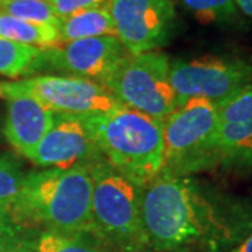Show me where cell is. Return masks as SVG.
Here are the masks:
<instances>
[{
  "instance_id": "cell-23",
  "label": "cell",
  "mask_w": 252,
  "mask_h": 252,
  "mask_svg": "<svg viewBox=\"0 0 252 252\" xmlns=\"http://www.w3.org/2000/svg\"><path fill=\"white\" fill-rule=\"evenodd\" d=\"M225 252H252V231L237 245Z\"/></svg>"
},
{
  "instance_id": "cell-13",
  "label": "cell",
  "mask_w": 252,
  "mask_h": 252,
  "mask_svg": "<svg viewBox=\"0 0 252 252\" xmlns=\"http://www.w3.org/2000/svg\"><path fill=\"white\" fill-rule=\"evenodd\" d=\"M1 84L7 99L4 135L18 153L30 160L36 146L54 125L55 114L32 95L14 89L10 81Z\"/></svg>"
},
{
  "instance_id": "cell-22",
  "label": "cell",
  "mask_w": 252,
  "mask_h": 252,
  "mask_svg": "<svg viewBox=\"0 0 252 252\" xmlns=\"http://www.w3.org/2000/svg\"><path fill=\"white\" fill-rule=\"evenodd\" d=\"M20 225L11 216V212L6 209H0V248L11 243L18 234Z\"/></svg>"
},
{
  "instance_id": "cell-12",
  "label": "cell",
  "mask_w": 252,
  "mask_h": 252,
  "mask_svg": "<svg viewBox=\"0 0 252 252\" xmlns=\"http://www.w3.org/2000/svg\"><path fill=\"white\" fill-rule=\"evenodd\" d=\"M102 158L84 122L79 118L55 114L54 125L36 146L31 161L42 168L67 170L89 167Z\"/></svg>"
},
{
  "instance_id": "cell-27",
  "label": "cell",
  "mask_w": 252,
  "mask_h": 252,
  "mask_svg": "<svg viewBox=\"0 0 252 252\" xmlns=\"http://www.w3.org/2000/svg\"><path fill=\"white\" fill-rule=\"evenodd\" d=\"M1 3H3V0H0V7H1Z\"/></svg>"
},
{
  "instance_id": "cell-11",
  "label": "cell",
  "mask_w": 252,
  "mask_h": 252,
  "mask_svg": "<svg viewBox=\"0 0 252 252\" xmlns=\"http://www.w3.org/2000/svg\"><path fill=\"white\" fill-rule=\"evenodd\" d=\"M217 167L252 168V81L217 104Z\"/></svg>"
},
{
  "instance_id": "cell-7",
  "label": "cell",
  "mask_w": 252,
  "mask_h": 252,
  "mask_svg": "<svg viewBox=\"0 0 252 252\" xmlns=\"http://www.w3.org/2000/svg\"><path fill=\"white\" fill-rule=\"evenodd\" d=\"M170 80L177 104L195 97L219 104L251 83L252 62L241 56L213 55L175 59L170 62Z\"/></svg>"
},
{
  "instance_id": "cell-17",
  "label": "cell",
  "mask_w": 252,
  "mask_h": 252,
  "mask_svg": "<svg viewBox=\"0 0 252 252\" xmlns=\"http://www.w3.org/2000/svg\"><path fill=\"white\" fill-rule=\"evenodd\" d=\"M26 248L27 252H104L91 233L42 231Z\"/></svg>"
},
{
  "instance_id": "cell-3",
  "label": "cell",
  "mask_w": 252,
  "mask_h": 252,
  "mask_svg": "<svg viewBox=\"0 0 252 252\" xmlns=\"http://www.w3.org/2000/svg\"><path fill=\"white\" fill-rule=\"evenodd\" d=\"M81 121L102 157L125 178L144 188L161 175V121L124 105L108 114Z\"/></svg>"
},
{
  "instance_id": "cell-5",
  "label": "cell",
  "mask_w": 252,
  "mask_h": 252,
  "mask_svg": "<svg viewBox=\"0 0 252 252\" xmlns=\"http://www.w3.org/2000/svg\"><path fill=\"white\" fill-rule=\"evenodd\" d=\"M219 107L195 97L178 102L162 121L164 167L161 175L192 177L217 167L216 135Z\"/></svg>"
},
{
  "instance_id": "cell-21",
  "label": "cell",
  "mask_w": 252,
  "mask_h": 252,
  "mask_svg": "<svg viewBox=\"0 0 252 252\" xmlns=\"http://www.w3.org/2000/svg\"><path fill=\"white\" fill-rule=\"evenodd\" d=\"M59 17H64L77 11L98 7H107L111 0H49Z\"/></svg>"
},
{
  "instance_id": "cell-10",
  "label": "cell",
  "mask_w": 252,
  "mask_h": 252,
  "mask_svg": "<svg viewBox=\"0 0 252 252\" xmlns=\"http://www.w3.org/2000/svg\"><path fill=\"white\" fill-rule=\"evenodd\" d=\"M127 55L117 36L86 38L45 49L41 69L49 67L102 84Z\"/></svg>"
},
{
  "instance_id": "cell-14",
  "label": "cell",
  "mask_w": 252,
  "mask_h": 252,
  "mask_svg": "<svg viewBox=\"0 0 252 252\" xmlns=\"http://www.w3.org/2000/svg\"><path fill=\"white\" fill-rule=\"evenodd\" d=\"M59 44L97 36H117L115 24L107 7L77 11L61 17L58 24Z\"/></svg>"
},
{
  "instance_id": "cell-6",
  "label": "cell",
  "mask_w": 252,
  "mask_h": 252,
  "mask_svg": "<svg viewBox=\"0 0 252 252\" xmlns=\"http://www.w3.org/2000/svg\"><path fill=\"white\" fill-rule=\"evenodd\" d=\"M170 62L161 51L127 55L102 86L121 105L162 122L177 107Z\"/></svg>"
},
{
  "instance_id": "cell-8",
  "label": "cell",
  "mask_w": 252,
  "mask_h": 252,
  "mask_svg": "<svg viewBox=\"0 0 252 252\" xmlns=\"http://www.w3.org/2000/svg\"><path fill=\"white\" fill-rule=\"evenodd\" d=\"M10 83L59 115L87 119L122 107L101 83L79 76L42 74Z\"/></svg>"
},
{
  "instance_id": "cell-2",
  "label": "cell",
  "mask_w": 252,
  "mask_h": 252,
  "mask_svg": "<svg viewBox=\"0 0 252 252\" xmlns=\"http://www.w3.org/2000/svg\"><path fill=\"white\" fill-rule=\"evenodd\" d=\"M91 195L93 178L86 165L28 172L11 216L18 225L44 231L91 233Z\"/></svg>"
},
{
  "instance_id": "cell-25",
  "label": "cell",
  "mask_w": 252,
  "mask_h": 252,
  "mask_svg": "<svg viewBox=\"0 0 252 252\" xmlns=\"http://www.w3.org/2000/svg\"><path fill=\"white\" fill-rule=\"evenodd\" d=\"M0 98H4V91H3V84L0 81Z\"/></svg>"
},
{
  "instance_id": "cell-1",
  "label": "cell",
  "mask_w": 252,
  "mask_h": 252,
  "mask_svg": "<svg viewBox=\"0 0 252 252\" xmlns=\"http://www.w3.org/2000/svg\"><path fill=\"white\" fill-rule=\"evenodd\" d=\"M142 224L154 252H225L252 231V202L193 177L160 175L143 189Z\"/></svg>"
},
{
  "instance_id": "cell-16",
  "label": "cell",
  "mask_w": 252,
  "mask_h": 252,
  "mask_svg": "<svg viewBox=\"0 0 252 252\" xmlns=\"http://www.w3.org/2000/svg\"><path fill=\"white\" fill-rule=\"evenodd\" d=\"M45 49L23 45L0 36V76L16 79L42 67Z\"/></svg>"
},
{
  "instance_id": "cell-19",
  "label": "cell",
  "mask_w": 252,
  "mask_h": 252,
  "mask_svg": "<svg viewBox=\"0 0 252 252\" xmlns=\"http://www.w3.org/2000/svg\"><path fill=\"white\" fill-rule=\"evenodd\" d=\"M203 24H233L240 20L234 0H181Z\"/></svg>"
},
{
  "instance_id": "cell-4",
  "label": "cell",
  "mask_w": 252,
  "mask_h": 252,
  "mask_svg": "<svg viewBox=\"0 0 252 252\" xmlns=\"http://www.w3.org/2000/svg\"><path fill=\"white\" fill-rule=\"evenodd\" d=\"M89 168L93 178L91 234L114 252L149 251L142 224L143 187L119 174L104 157Z\"/></svg>"
},
{
  "instance_id": "cell-15",
  "label": "cell",
  "mask_w": 252,
  "mask_h": 252,
  "mask_svg": "<svg viewBox=\"0 0 252 252\" xmlns=\"http://www.w3.org/2000/svg\"><path fill=\"white\" fill-rule=\"evenodd\" d=\"M0 36L23 45L48 49L59 45L58 28L35 24L0 11Z\"/></svg>"
},
{
  "instance_id": "cell-9",
  "label": "cell",
  "mask_w": 252,
  "mask_h": 252,
  "mask_svg": "<svg viewBox=\"0 0 252 252\" xmlns=\"http://www.w3.org/2000/svg\"><path fill=\"white\" fill-rule=\"evenodd\" d=\"M117 38L130 55L158 51L174 34V0H111L107 6Z\"/></svg>"
},
{
  "instance_id": "cell-18",
  "label": "cell",
  "mask_w": 252,
  "mask_h": 252,
  "mask_svg": "<svg viewBox=\"0 0 252 252\" xmlns=\"http://www.w3.org/2000/svg\"><path fill=\"white\" fill-rule=\"evenodd\" d=\"M0 11L30 23L56 28L61 20L49 0H3Z\"/></svg>"
},
{
  "instance_id": "cell-20",
  "label": "cell",
  "mask_w": 252,
  "mask_h": 252,
  "mask_svg": "<svg viewBox=\"0 0 252 252\" xmlns=\"http://www.w3.org/2000/svg\"><path fill=\"white\" fill-rule=\"evenodd\" d=\"M26 174L14 158L0 154V209L11 212L23 187Z\"/></svg>"
},
{
  "instance_id": "cell-24",
  "label": "cell",
  "mask_w": 252,
  "mask_h": 252,
  "mask_svg": "<svg viewBox=\"0 0 252 252\" xmlns=\"http://www.w3.org/2000/svg\"><path fill=\"white\" fill-rule=\"evenodd\" d=\"M234 3L244 14L252 17V0H234Z\"/></svg>"
},
{
  "instance_id": "cell-26",
  "label": "cell",
  "mask_w": 252,
  "mask_h": 252,
  "mask_svg": "<svg viewBox=\"0 0 252 252\" xmlns=\"http://www.w3.org/2000/svg\"><path fill=\"white\" fill-rule=\"evenodd\" d=\"M172 252H190V251H187V250H180V251H172Z\"/></svg>"
}]
</instances>
